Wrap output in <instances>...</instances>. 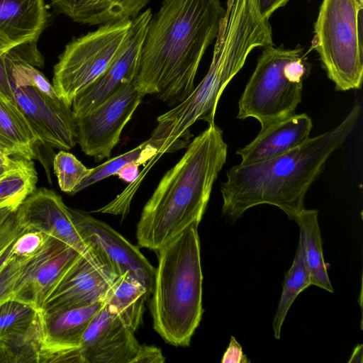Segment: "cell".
Instances as JSON below:
<instances>
[{
  "instance_id": "cell-20",
  "label": "cell",
  "mask_w": 363,
  "mask_h": 363,
  "mask_svg": "<svg viewBox=\"0 0 363 363\" xmlns=\"http://www.w3.org/2000/svg\"><path fill=\"white\" fill-rule=\"evenodd\" d=\"M56 13L89 26L131 20L151 0H49Z\"/></svg>"
},
{
  "instance_id": "cell-6",
  "label": "cell",
  "mask_w": 363,
  "mask_h": 363,
  "mask_svg": "<svg viewBox=\"0 0 363 363\" xmlns=\"http://www.w3.org/2000/svg\"><path fill=\"white\" fill-rule=\"evenodd\" d=\"M273 45L262 48L238 101V118H255L261 128L295 113L311 72L302 48Z\"/></svg>"
},
{
  "instance_id": "cell-29",
  "label": "cell",
  "mask_w": 363,
  "mask_h": 363,
  "mask_svg": "<svg viewBox=\"0 0 363 363\" xmlns=\"http://www.w3.org/2000/svg\"><path fill=\"white\" fill-rule=\"evenodd\" d=\"M38 311L15 299L0 305V339L26 328L35 318Z\"/></svg>"
},
{
  "instance_id": "cell-24",
  "label": "cell",
  "mask_w": 363,
  "mask_h": 363,
  "mask_svg": "<svg viewBox=\"0 0 363 363\" xmlns=\"http://www.w3.org/2000/svg\"><path fill=\"white\" fill-rule=\"evenodd\" d=\"M37 172L32 160L21 158L0 178V210L18 208L36 189Z\"/></svg>"
},
{
  "instance_id": "cell-14",
  "label": "cell",
  "mask_w": 363,
  "mask_h": 363,
  "mask_svg": "<svg viewBox=\"0 0 363 363\" xmlns=\"http://www.w3.org/2000/svg\"><path fill=\"white\" fill-rule=\"evenodd\" d=\"M105 303L41 311L43 345L39 363H83L80 344L88 326Z\"/></svg>"
},
{
  "instance_id": "cell-36",
  "label": "cell",
  "mask_w": 363,
  "mask_h": 363,
  "mask_svg": "<svg viewBox=\"0 0 363 363\" xmlns=\"http://www.w3.org/2000/svg\"><path fill=\"white\" fill-rule=\"evenodd\" d=\"M140 165H141V164L138 162H130L121 168L115 175L120 179L132 184L139 177Z\"/></svg>"
},
{
  "instance_id": "cell-34",
  "label": "cell",
  "mask_w": 363,
  "mask_h": 363,
  "mask_svg": "<svg viewBox=\"0 0 363 363\" xmlns=\"http://www.w3.org/2000/svg\"><path fill=\"white\" fill-rule=\"evenodd\" d=\"M222 363H247L249 360L247 356L244 354L242 349L240 343L236 340L235 337L231 336L230 341L227 350H225Z\"/></svg>"
},
{
  "instance_id": "cell-22",
  "label": "cell",
  "mask_w": 363,
  "mask_h": 363,
  "mask_svg": "<svg viewBox=\"0 0 363 363\" xmlns=\"http://www.w3.org/2000/svg\"><path fill=\"white\" fill-rule=\"evenodd\" d=\"M145 286L129 272L118 277L105 299L108 309L133 330L143 323L145 303L150 296Z\"/></svg>"
},
{
  "instance_id": "cell-1",
  "label": "cell",
  "mask_w": 363,
  "mask_h": 363,
  "mask_svg": "<svg viewBox=\"0 0 363 363\" xmlns=\"http://www.w3.org/2000/svg\"><path fill=\"white\" fill-rule=\"evenodd\" d=\"M225 15L221 0H164L148 24L136 89L169 106L185 100Z\"/></svg>"
},
{
  "instance_id": "cell-13",
  "label": "cell",
  "mask_w": 363,
  "mask_h": 363,
  "mask_svg": "<svg viewBox=\"0 0 363 363\" xmlns=\"http://www.w3.org/2000/svg\"><path fill=\"white\" fill-rule=\"evenodd\" d=\"M82 254L47 235L40 250L25 262L13 299L40 311L60 281Z\"/></svg>"
},
{
  "instance_id": "cell-9",
  "label": "cell",
  "mask_w": 363,
  "mask_h": 363,
  "mask_svg": "<svg viewBox=\"0 0 363 363\" xmlns=\"http://www.w3.org/2000/svg\"><path fill=\"white\" fill-rule=\"evenodd\" d=\"M143 96L134 81L126 82L99 106L74 118L77 143L82 151L96 161L109 158Z\"/></svg>"
},
{
  "instance_id": "cell-26",
  "label": "cell",
  "mask_w": 363,
  "mask_h": 363,
  "mask_svg": "<svg viewBox=\"0 0 363 363\" xmlns=\"http://www.w3.org/2000/svg\"><path fill=\"white\" fill-rule=\"evenodd\" d=\"M0 340L11 363H39L43 345L40 311L26 328Z\"/></svg>"
},
{
  "instance_id": "cell-3",
  "label": "cell",
  "mask_w": 363,
  "mask_h": 363,
  "mask_svg": "<svg viewBox=\"0 0 363 363\" xmlns=\"http://www.w3.org/2000/svg\"><path fill=\"white\" fill-rule=\"evenodd\" d=\"M273 44L269 24L256 11L242 4L228 6L207 74L185 100L157 118L149 141L157 154L174 152L189 145L190 128L197 121L215 123L223 91L250 53Z\"/></svg>"
},
{
  "instance_id": "cell-40",
  "label": "cell",
  "mask_w": 363,
  "mask_h": 363,
  "mask_svg": "<svg viewBox=\"0 0 363 363\" xmlns=\"http://www.w3.org/2000/svg\"><path fill=\"white\" fill-rule=\"evenodd\" d=\"M22 157H16L13 163L8 166H0V178L3 177L6 172H8L11 169L16 166L20 162Z\"/></svg>"
},
{
  "instance_id": "cell-11",
  "label": "cell",
  "mask_w": 363,
  "mask_h": 363,
  "mask_svg": "<svg viewBox=\"0 0 363 363\" xmlns=\"http://www.w3.org/2000/svg\"><path fill=\"white\" fill-rule=\"evenodd\" d=\"M69 208L74 223L83 240L118 277L129 272L152 294L155 268L140 252L108 224L83 211Z\"/></svg>"
},
{
  "instance_id": "cell-27",
  "label": "cell",
  "mask_w": 363,
  "mask_h": 363,
  "mask_svg": "<svg viewBox=\"0 0 363 363\" xmlns=\"http://www.w3.org/2000/svg\"><path fill=\"white\" fill-rule=\"evenodd\" d=\"M157 155H159L156 148L147 140L134 149L92 168L91 174L77 187L74 194L110 176L115 175L121 168L130 162H138L143 164Z\"/></svg>"
},
{
  "instance_id": "cell-21",
  "label": "cell",
  "mask_w": 363,
  "mask_h": 363,
  "mask_svg": "<svg viewBox=\"0 0 363 363\" xmlns=\"http://www.w3.org/2000/svg\"><path fill=\"white\" fill-rule=\"evenodd\" d=\"M40 139L16 102L0 89V151L33 160Z\"/></svg>"
},
{
  "instance_id": "cell-31",
  "label": "cell",
  "mask_w": 363,
  "mask_h": 363,
  "mask_svg": "<svg viewBox=\"0 0 363 363\" xmlns=\"http://www.w3.org/2000/svg\"><path fill=\"white\" fill-rule=\"evenodd\" d=\"M26 259L13 255L0 269V305L13 299L16 284Z\"/></svg>"
},
{
  "instance_id": "cell-15",
  "label": "cell",
  "mask_w": 363,
  "mask_h": 363,
  "mask_svg": "<svg viewBox=\"0 0 363 363\" xmlns=\"http://www.w3.org/2000/svg\"><path fill=\"white\" fill-rule=\"evenodd\" d=\"M116 278L103 260L90 249L89 252L81 255L70 267L41 311L105 301Z\"/></svg>"
},
{
  "instance_id": "cell-16",
  "label": "cell",
  "mask_w": 363,
  "mask_h": 363,
  "mask_svg": "<svg viewBox=\"0 0 363 363\" xmlns=\"http://www.w3.org/2000/svg\"><path fill=\"white\" fill-rule=\"evenodd\" d=\"M134 332L104 303L82 339L83 363H130L140 346Z\"/></svg>"
},
{
  "instance_id": "cell-19",
  "label": "cell",
  "mask_w": 363,
  "mask_h": 363,
  "mask_svg": "<svg viewBox=\"0 0 363 363\" xmlns=\"http://www.w3.org/2000/svg\"><path fill=\"white\" fill-rule=\"evenodd\" d=\"M48 16L45 0H0V57L18 45L37 42Z\"/></svg>"
},
{
  "instance_id": "cell-5",
  "label": "cell",
  "mask_w": 363,
  "mask_h": 363,
  "mask_svg": "<svg viewBox=\"0 0 363 363\" xmlns=\"http://www.w3.org/2000/svg\"><path fill=\"white\" fill-rule=\"evenodd\" d=\"M199 224L191 223L158 250L150 308L154 329L174 346L189 345L203 312Z\"/></svg>"
},
{
  "instance_id": "cell-33",
  "label": "cell",
  "mask_w": 363,
  "mask_h": 363,
  "mask_svg": "<svg viewBox=\"0 0 363 363\" xmlns=\"http://www.w3.org/2000/svg\"><path fill=\"white\" fill-rule=\"evenodd\" d=\"M165 360L162 350L155 346L142 345L130 363H163Z\"/></svg>"
},
{
  "instance_id": "cell-7",
  "label": "cell",
  "mask_w": 363,
  "mask_h": 363,
  "mask_svg": "<svg viewBox=\"0 0 363 363\" xmlns=\"http://www.w3.org/2000/svg\"><path fill=\"white\" fill-rule=\"evenodd\" d=\"M363 0H323L312 49L337 91L360 89L363 79Z\"/></svg>"
},
{
  "instance_id": "cell-35",
  "label": "cell",
  "mask_w": 363,
  "mask_h": 363,
  "mask_svg": "<svg viewBox=\"0 0 363 363\" xmlns=\"http://www.w3.org/2000/svg\"><path fill=\"white\" fill-rule=\"evenodd\" d=\"M289 0H256L257 7L261 16L269 20L272 13L284 7Z\"/></svg>"
},
{
  "instance_id": "cell-32",
  "label": "cell",
  "mask_w": 363,
  "mask_h": 363,
  "mask_svg": "<svg viewBox=\"0 0 363 363\" xmlns=\"http://www.w3.org/2000/svg\"><path fill=\"white\" fill-rule=\"evenodd\" d=\"M47 235L39 231L27 230L16 241L13 255L24 259H29L43 247Z\"/></svg>"
},
{
  "instance_id": "cell-30",
  "label": "cell",
  "mask_w": 363,
  "mask_h": 363,
  "mask_svg": "<svg viewBox=\"0 0 363 363\" xmlns=\"http://www.w3.org/2000/svg\"><path fill=\"white\" fill-rule=\"evenodd\" d=\"M27 230L18 217V208L0 210V269L13 256L16 240Z\"/></svg>"
},
{
  "instance_id": "cell-17",
  "label": "cell",
  "mask_w": 363,
  "mask_h": 363,
  "mask_svg": "<svg viewBox=\"0 0 363 363\" xmlns=\"http://www.w3.org/2000/svg\"><path fill=\"white\" fill-rule=\"evenodd\" d=\"M18 215L28 230L60 240L82 255L90 251L74 223L69 207L54 191L35 189L18 206Z\"/></svg>"
},
{
  "instance_id": "cell-10",
  "label": "cell",
  "mask_w": 363,
  "mask_h": 363,
  "mask_svg": "<svg viewBox=\"0 0 363 363\" xmlns=\"http://www.w3.org/2000/svg\"><path fill=\"white\" fill-rule=\"evenodd\" d=\"M0 89L23 111L40 144L69 150L77 143L75 120L71 107L35 86L15 85L0 74Z\"/></svg>"
},
{
  "instance_id": "cell-23",
  "label": "cell",
  "mask_w": 363,
  "mask_h": 363,
  "mask_svg": "<svg viewBox=\"0 0 363 363\" xmlns=\"http://www.w3.org/2000/svg\"><path fill=\"white\" fill-rule=\"evenodd\" d=\"M318 215V211L315 209L303 208L294 220L299 227V244L310 274L311 285L333 293L334 290L323 257Z\"/></svg>"
},
{
  "instance_id": "cell-18",
  "label": "cell",
  "mask_w": 363,
  "mask_h": 363,
  "mask_svg": "<svg viewBox=\"0 0 363 363\" xmlns=\"http://www.w3.org/2000/svg\"><path fill=\"white\" fill-rule=\"evenodd\" d=\"M313 127L306 113L293 114L265 128L248 145L237 150L240 164L248 165L284 155L303 144Z\"/></svg>"
},
{
  "instance_id": "cell-28",
  "label": "cell",
  "mask_w": 363,
  "mask_h": 363,
  "mask_svg": "<svg viewBox=\"0 0 363 363\" xmlns=\"http://www.w3.org/2000/svg\"><path fill=\"white\" fill-rule=\"evenodd\" d=\"M53 169L60 189L72 195L92 170V168L84 166L74 155L65 150H60L55 156Z\"/></svg>"
},
{
  "instance_id": "cell-38",
  "label": "cell",
  "mask_w": 363,
  "mask_h": 363,
  "mask_svg": "<svg viewBox=\"0 0 363 363\" xmlns=\"http://www.w3.org/2000/svg\"><path fill=\"white\" fill-rule=\"evenodd\" d=\"M16 157H11L0 151V166H8L13 163Z\"/></svg>"
},
{
  "instance_id": "cell-4",
  "label": "cell",
  "mask_w": 363,
  "mask_h": 363,
  "mask_svg": "<svg viewBox=\"0 0 363 363\" xmlns=\"http://www.w3.org/2000/svg\"><path fill=\"white\" fill-rule=\"evenodd\" d=\"M228 145L215 123L199 133L163 175L136 228L140 247L157 251L193 223H199L227 157Z\"/></svg>"
},
{
  "instance_id": "cell-25",
  "label": "cell",
  "mask_w": 363,
  "mask_h": 363,
  "mask_svg": "<svg viewBox=\"0 0 363 363\" xmlns=\"http://www.w3.org/2000/svg\"><path fill=\"white\" fill-rule=\"evenodd\" d=\"M310 285V274L298 243L292 265L285 274L282 293L272 322L275 338H280L281 329L291 304L298 295Z\"/></svg>"
},
{
  "instance_id": "cell-8",
  "label": "cell",
  "mask_w": 363,
  "mask_h": 363,
  "mask_svg": "<svg viewBox=\"0 0 363 363\" xmlns=\"http://www.w3.org/2000/svg\"><path fill=\"white\" fill-rule=\"evenodd\" d=\"M130 26L131 20L103 24L65 45L54 66L52 84L68 106L106 70L121 50Z\"/></svg>"
},
{
  "instance_id": "cell-37",
  "label": "cell",
  "mask_w": 363,
  "mask_h": 363,
  "mask_svg": "<svg viewBox=\"0 0 363 363\" xmlns=\"http://www.w3.org/2000/svg\"><path fill=\"white\" fill-rule=\"evenodd\" d=\"M349 362H362V345H358L354 348Z\"/></svg>"
},
{
  "instance_id": "cell-12",
  "label": "cell",
  "mask_w": 363,
  "mask_h": 363,
  "mask_svg": "<svg viewBox=\"0 0 363 363\" xmlns=\"http://www.w3.org/2000/svg\"><path fill=\"white\" fill-rule=\"evenodd\" d=\"M150 8L131 19L125 40L106 70L74 98L72 111L81 116L105 101L126 82L135 80L140 67L142 50L149 22Z\"/></svg>"
},
{
  "instance_id": "cell-2",
  "label": "cell",
  "mask_w": 363,
  "mask_h": 363,
  "mask_svg": "<svg viewBox=\"0 0 363 363\" xmlns=\"http://www.w3.org/2000/svg\"><path fill=\"white\" fill-rule=\"evenodd\" d=\"M356 104L335 128L299 147L261 162L232 167L221 184L222 213L232 220L260 204L275 206L290 219L304 208L306 194L330 155L347 140L361 115Z\"/></svg>"
},
{
  "instance_id": "cell-39",
  "label": "cell",
  "mask_w": 363,
  "mask_h": 363,
  "mask_svg": "<svg viewBox=\"0 0 363 363\" xmlns=\"http://www.w3.org/2000/svg\"><path fill=\"white\" fill-rule=\"evenodd\" d=\"M0 363H11V359L0 340Z\"/></svg>"
}]
</instances>
